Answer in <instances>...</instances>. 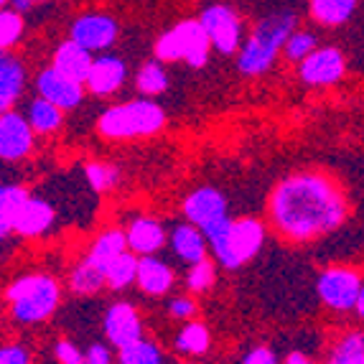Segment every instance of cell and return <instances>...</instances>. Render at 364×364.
<instances>
[{
    "mask_svg": "<svg viewBox=\"0 0 364 364\" xmlns=\"http://www.w3.org/2000/svg\"><path fill=\"white\" fill-rule=\"evenodd\" d=\"M240 364H280V359L267 344H255L242 354Z\"/></svg>",
    "mask_w": 364,
    "mask_h": 364,
    "instance_id": "40",
    "label": "cell"
},
{
    "mask_svg": "<svg viewBox=\"0 0 364 364\" xmlns=\"http://www.w3.org/2000/svg\"><path fill=\"white\" fill-rule=\"evenodd\" d=\"M352 212L346 188L323 168H298L280 176L270 188L265 219L278 240L311 245L334 235Z\"/></svg>",
    "mask_w": 364,
    "mask_h": 364,
    "instance_id": "1",
    "label": "cell"
},
{
    "mask_svg": "<svg viewBox=\"0 0 364 364\" xmlns=\"http://www.w3.org/2000/svg\"><path fill=\"white\" fill-rule=\"evenodd\" d=\"M128 82V64L125 59L115 54H100L95 56L92 72L87 77L85 87L95 97H112L122 90V85Z\"/></svg>",
    "mask_w": 364,
    "mask_h": 364,
    "instance_id": "18",
    "label": "cell"
},
{
    "mask_svg": "<svg viewBox=\"0 0 364 364\" xmlns=\"http://www.w3.org/2000/svg\"><path fill=\"white\" fill-rule=\"evenodd\" d=\"M346 74V59L334 46H318L298 64V79L306 87H334Z\"/></svg>",
    "mask_w": 364,
    "mask_h": 364,
    "instance_id": "11",
    "label": "cell"
},
{
    "mask_svg": "<svg viewBox=\"0 0 364 364\" xmlns=\"http://www.w3.org/2000/svg\"><path fill=\"white\" fill-rule=\"evenodd\" d=\"M217 260L214 257H207V260L196 262V265H188L186 275H183V286H186L188 293L194 296H204L214 288L217 283Z\"/></svg>",
    "mask_w": 364,
    "mask_h": 364,
    "instance_id": "33",
    "label": "cell"
},
{
    "mask_svg": "<svg viewBox=\"0 0 364 364\" xmlns=\"http://www.w3.org/2000/svg\"><path fill=\"white\" fill-rule=\"evenodd\" d=\"M115 346L109 341H92L85 349L87 354V364H115Z\"/></svg>",
    "mask_w": 364,
    "mask_h": 364,
    "instance_id": "39",
    "label": "cell"
},
{
    "mask_svg": "<svg viewBox=\"0 0 364 364\" xmlns=\"http://www.w3.org/2000/svg\"><path fill=\"white\" fill-rule=\"evenodd\" d=\"M64 115H67L64 109L56 107L49 100L38 97V95L26 105V117H28L31 128L36 130L38 138H51L59 133L64 128Z\"/></svg>",
    "mask_w": 364,
    "mask_h": 364,
    "instance_id": "25",
    "label": "cell"
},
{
    "mask_svg": "<svg viewBox=\"0 0 364 364\" xmlns=\"http://www.w3.org/2000/svg\"><path fill=\"white\" fill-rule=\"evenodd\" d=\"M168 316L173 321L178 323H186L191 318H199V304H196V296L194 293H178V296H171L168 298V306H166Z\"/></svg>",
    "mask_w": 364,
    "mask_h": 364,
    "instance_id": "36",
    "label": "cell"
},
{
    "mask_svg": "<svg viewBox=\"0 0 364 364\" xmlns=\"http://www.w3.org/2000/svg\"><path fill=\"white\" fill-rule=\"evenodd\" d=\"M212 41H209L207 31L201 21H181L173 28L158 36L153 43V54L164 64L168 61H186L191 69L207 67L209 54H212Z\"/></svg>",
    "mask_w": 364,
    "mask_h": 364,
    "instance_id": "6",
    "label": "cell"
},
{
    "mask_svg": "<svg viewBox=\"0 0 364 364\" xmlns=\"http://www.w3.org/2000/svg\"><path fill=\"white\" fill-rule=\"evenodd\" d=\"M0 3H11V0H0Z\"/></svg>",
    "mask_w": 364,
    "mask_h": 364,
    "instance_id": "44",
    "label": "cell"
},
{
    "mask_svg": "<svg viewBox=\"0 0 364 364\" xmlns=\"http://www.w3.org/2000/svg\"><path fill=\"white\" fill-rule=\"evenodd\" d=\"M117 364H168V359H166L164 349L158 346V341L143 336L140 341L117 352Z\"/></svg>",
    "mask_w": 364,
    "mask_h": 364,
    "instance_id": "32",
    "label": "cell"
},
{
    "mask_svg": "<svg viewBox=\"0 0 364 364\" xmlns=\"http://www.w3.org/2000/svg\"><path fill=\"white\" fill-rule=\"evenodd\" d=\"M26 85H28V74H26L23 61L18 56L3 54L0 59V112L16 109L18 100L23 97Z\"/></svg>",
    "mask_w": 364,
    "mask_h": 364,
    "instance_id": "23",
    "label": "cell"
},
{
    "mask_svg": "<svg viewBox=\"0 0 364 364\" xmlns=\"http://www.w3.org/2000/svg\"><path fill=\"white\" fill-rule=\"evenodd\" d=\"M188 364H199V362H188Z\"/></svg>",
    "mask_w": 364,
    "mask_h": 364,
    "instance_id": "45",
    "label": "cell"
},
{
    "mask_svg": "<svg viewBox=\"0 0 364 364\" xmlns=\"http://www.w3.org/2000/svg\"><path fill=\"white\" fill-rule=\"evenodd\" d=\"M128 235L122 225H109L105 230H100L97 235L92 237V242L85 250V260L92 262L95 267H100L102 273H107V267L122 255L128 252Z\"/></svg>",
    "mask_w": 364,
    "mask_h": 364,
    "instance_id": "19",
    "label": "cell"
},
{
    "mask_svg": "<svg viewBox=\"0 0 364 364\" xmlns=\"http://www.w3.org/2000/svg\"><path fill=\"white\" fill-rule=\"evenodd\" d=\"M56 227V207L49 199L31 194L13 222V235L21 240H41Z\"/></svg>",
    "mask_w": 364,
    "mask_h": 364,
    "instance_id": "15",
    "label": "cell"
},
{
    "mask_svg": "<svg viewBox=\"0 0 364 364\" xmlns=\"http://www.w3.org/2000/svg\"><path fill=\"white\" fill-rule=\"evenodd\" d=\"M212 328H209L207 321L201 318H191V321L181 323V328L173 336V352L178 357L186 359H201L212 352Z\"/></svg>",
    "mask_w": 364,
    "mask_h": 364,
    "instance_id": "22",
    "label": "cell"
},
{
    "mask_svg": "<svg viewBox=\"0 0 364 364\" xmlns=\"http://www.w3.org/2000/svg\"><path fill=\"white\" fill-rule=\"evenodd\" d=\"M125 235H128V247L138 257L146 255H161V250L168 247V227L164 219L153 214L138 212L125 222Z\"/></svg>",
    "mask_w": 364,
    "mask_h": 364,
    "instance_id": "13",
    "label": "cell"
},
{
    "mask_svg": "<svg viewBox=\"0 0 364 364\" xmlns=\"http://www.w3.org/2000/svg\"><path fill=\"white\" fill-rule=\"evenodd\" d=\"M138 265L140 257L135 252H122L112 265L107 267V291L112 293H125L133 286H138Z\"/></svg>",
    "mask_w": 364,
    "mask_h": 364,
    "instance_id": "29",
    "label": "cell"
},
{
    "mask_svg": "<svg viewBox=\"0 0 364 364\" xmlns=\"http://www.w3.org/2000/svg\"><path fill=\"white\" fill-rule=\"evenodd\" d=\"M201 26L207 31L209 41H212L214 51L219 54H237L240 51V36H242V26L237 13L227 6H209L201 11L199 16Z\"/></svg>",
    "mask_w": 364,
    "mask_h": 364,
    "instance_id": "12",
    "label": "cell"
},
{
    "mask_svg": "<svg viewBox=\"0 0 364 364\" xmlns=\"http://www.w3.org/2000/svg\"><path fill=\"white\" fill-rule=\"evenodd\" d=\"M33 3H41V0H33Z\"/></svg>",
    "mask_w": 364,
    "mask_h": 364,
    "instance_id": "46",
    "label": "cell"
},
{
    "mask_svg": "<svg viewBox=\"0 0 364 364\" xmlns=\"http://www.w3.org/2000/svg\"><path fill=\"white\" fill-rule=\"evenodd\" d=\"M166 122V109L156 102L153 97H135L128 102L112 105V107L102 109L97 117V133L105 140H143L153 138V135L164 133Z\"/></svg>",
    "mask_w": 364,
    "mask_h": 364,
    "instance_id": "4",
    "label": "cell"
},
{
    "mask_svg": "<svg viewBox=\"0 0 364 364\" xmlns=\"http://www.w3.org/2000/svg\"><path fill=\"white\" fill-rule=\"evenodd\" d=\"M11 3H13V11L26 13L31 8V3H33V0H11Z\"/></svg>",
    "mask_w": 364,
    "mask_h": 364,
    "instance_id": "42",
    "label": "cell"
},
{
    "mask_svg": "<svg viewBox=\"0 0 364 364\" xmlns=\"http://www.w3.org/2000/svg\"><path fill=\"white\" fill-rule=\"evenodd\" d=\"M82 173H85V183L90 186V191L97 196L115 191L122 181L120 166L112 164V161H105V158H92V161H87Z\"/></svg>",
    "mask_w": 364,
    "mask_h": 364,
    "instance_id": "27",
    "label": "cell"
},
{
    "mask_svg": "<svg viewBox=\"0 0 364 364\" xmlns=\"http://www.w3.org/2000/svg\"><path fill=\"white\" fill-rule=\"evenodd\" d=\"M354 314H357L359 321H364V288H362V293H359V301H357V309H354Z\"/></svg>",
    "mask_w": 364,
    "mask_h": 364,
    "instance_id": "43",
    "label": "cell"
},
{
    "mask_svg": "<svg viewBox=\"0 0 364 364\" xmlns=\"http://www.w3.org/2000/svg\"><path fill=\"white\" fill-rule=\"evenodd\" d=\"M168 72H166L164 61L161 59H151L146 61L143 67L138 69L135 74V87L143 97H158V95H164L168 90Z\"/></svg>",
    "mask_w": 364,
    "mask_h": 364,
    "instance_id": "30",
    "label": "cell"
},
{
    "mask_svg": "<svg viewBox=\"0 0 364 364\" xmlns=\"http://www.w3.org/2000/svg\"><path fill=\"white\" fill-rule=\"evenodd\" d=\"M102 334L105 341L115 346L117 352L125 346L135 344L146 336V323H143V314L133 301H112L102 316Z\"/></svg>",
    "mask_w": 364,
    "mask_h": 364,
    "instance_id": "9",
    "label": "cell"
},
{
    "mask_svg": "<svg viewBox=\"0 0 364 364\" xmlns=\"http://www.w3.org/2000/svg\"><path fill=\"white\" fill-rule=\"evenodd\" d=\"M364 275L354 265H326L316 275V296L331 314H354Z\"/></svg>",
    "mask_w": 364,
    "mask_h": 364,
    "instance_id": "7",
    "label": "cell"
},
{
    "mask_svg": "<svg viewBox=\"0 0 364 364\" xmlns=\"http://www.w3.org/2000/svg\"><path fill=\"white\" fill-rule=\"evenodd\" d=\"M0 364H33V359L23 341H6L0 349Z\"/></svg>",
    "mask_w": 364,
    "mask_h": 364,
    "instance_id": "38",
    "label": "cell"
},
{
    "mask_svg": "<svg viewBox=\"0 0 364 364\" xmlns=\"http://www.w3.org/2000/svg\"><path fill=\"white\" fill-rule=\"evenodd\" d=\"M176 286V270L171 267L168 260L161 255H146L140 257L138 265V291L143 296L164 298L168 296Z\"/></svg>",
    "mask_w": 364,
    "mask_h": 364,
    "instance_id": "20",
    "label": "cell"
},
{
    "mask_svg": "<svg viewBox=\"0 0 364 364\" xmlns=\"http://www.w3.org/2000/svg\"><path fill=\"white\" fill-rule=\"evenodd\" d=\"M357 0H311V16L321 26H341L352 18Z\"/></svg>",
    "mask_w": 364,
    "mask_h": 364,
    "instance_id": "31",
    "label": "cell"
},
{
    "mask_svg": "<svg viewBox=\"0 0 364 364\" xmlns=\"http://www.w3.org/2000/svg\"><path fill=\"white\" fill-rule=\"evenodd\" d=\"M64 286L46 270H28L13 275L6 283L3 301L16 326H41L59 311Z\"/></svg>",
    "mask_w": 364,
    "mask_h": 364,
    "instance_id": "2",
    "label": "cell"
},
{
    "mask_svg": "<svg viewBox=\"0 0 364 364\" xmlns=\"http://www.w3.org/2000/svg\"><path fill=\"white\" fill-rule=\"evenodd\" d=\"M92 64H95V54H92L90 49H85L82 43L72 41V38L59 43L54 56H51V67H54L56 72L74 79V82H82V85H85L87 77H90Z\"/></svg>",
    "mask_w": 364,
    "mask_h": 364,
    "instance_id": "21",
    "label": "cell"
},
{
    "mask_svg": "<svg viewBox=\"0 0 364 364\" xmlns=\"http://www.w3.org/2000/svg\"><path fill=\"white\" fill-rule=\"evenodd\" d=\"M67 291L77 298H92L97 293L107 291V275L87 262L85 257H79L67 273Z\"/></svg>",
    "mask_w": 364,
    "mask_h": 364,
    "instance_id": "24",
    "label": "cell"
},
{
    "mask_svg": "<svg viewBox=\"0 0 364 364\" xmlns=\"http://www.w3.org/2000/svg\"><path fill=\"white\" fill-rule=\"evenodd\" d=\"M267 232H270L267 219L252 217V214L225 219L222 225L207 232L212 257L222 270L235 273L260 255L265 247Z\"/></svg>",
    "mask_w": 364,
    "mask_h": 364,
    "instance_id": "3",
    "label": "cell"
},
{
    "mask_svg": "<svg viewBox=\"0 0 364 364\" xmlns=\"http://www.w3.org/2000/svg\"><path fill=\"white\" fill-rule=\"evenodd\" d=\"M168 250L171 255L181 260L183 265H196V262L212 257V247H209V237L204 230L196 225L181 219L168 230Z\"/></svg>",
    "mask_w": 364,
    "mask_h": 364,
    "instance_id": "17",
    "label": "cell"
},
{
    "mask_svg": "<svg viewBox=\"0 0 364 364\" xmlns=\"http://www.w3.org/2000/svg\"><path fill=\"white\" fill-rule=\"evenodd\" d=\"M316 49H318V41H316V36L311 31H293V36L288 38L286 49H283V56H286L288 61H298V64H301V61L314 54Z\"/></svg>",
    "mask_w": 364,
    "mask_h": 364,
    "instance_id": "34",
    "label": "cell"
},
{
    "mask_svg": "<svg viewBox=\"0 0 364 364\" xmlns=\"http://www.w3.org/2000/svg\"><path fill=\"white\" fill-rule=\"evenodd\" d=\"M51 354H54L56 364H87V354L85 349L72 339H56L51 346Z\"/></svg>",
    "mask_w": 364,
    "mask_h": 364,
    "instance_id": "37",
    "label": "cell"
},
{
    "mask_svg": "<svg viewBox=\"0 0 364 364\" xmlns=\"http://www.w3.org/2000/svg\"><path fill=\"white\" fill-rule=\"evenodd\" d=\"M323 364H364V331L349 328L334 339L328 346V354Z\"/></svg>",
    "mask_w": 364,
    "mask_h": 364,
    "instance_id": "28",
    "label": "cell"
},
{
    "mask_svg": "<svg viewBox=\"0 0 364 364\" xmlns=\"http://www.w3.org/2000/svg\"><path fill=\"white\" fill-rule=\"evenodd\" d=\"M36 130L31 128L26 112H0V158L3 164H21L36 151Z\"/></svg>",
    "mask_w": 364,
    "mask_h": 364,
    "instance_id": "10",
    "label": "cell"
},
{
    "mask_svg": "<svg viewBox=\"0 0 364 364\" xmlns=\"http://www.w3.org/2000/svg\"><path fill=\"white\" fill-rule=\"evenodd\" d=\"M31 196V188L21 181H6L0 186V237L8 240L13 235V222Z\"/></svg>",
    "mask_w": 364,
    "mask_h": 364,
    "instance_id": "26",
    "label": "cell"
},
{
    "mask_svg": "<svg viewBox=\"0 0 364 364\" xmlns=\"http://www.w3.org/2000/svg\"><path fill=\"white\" fill-rule=\"evenodd\" d=\"M33 87H36L38 97L54 102L56 107H61L64 112L77 109L79 105H82V100H85V92H87V87L82 85V82H74V79L64 77V74L56 72L54 67L41 69V72L36 74Z\"/></svg>",
    "mask_w": 364,
    "mask_h": 364,
    "instance_id": "16",
    "label": "cell"
},
{
    "mask_svg": "<svg viewBox=\"0 0 364 364\" xmlns=\"http://www.w3.org/2000/svg\"><path fill=\"white\" fill-rule=\"evenodd\" d=\"M181 214L186 222L196 225L199 230L209 232L217 225H222L225 219H230V201H227L225 191L212 183L191 188L181 201Z\"/></svg>",
    "mask_w": 364,
    "mask_h": 364,
    "instance_id": "8",
    "label": "cell"
},
{
    "mask_svg": "<svg viewBox=\"0 0 364 364\" xmlns=\"http://www.w3.org/2000/svg\"><path fill=\"white\" fill-rule=\"evenodd\" d=\"M296 31V16L288 11L273 13L262 18L260 23L252 28L247 41L237 51V69L245 77H260V74L270 72L278 59V54L286 49L288 38Z\"/></svg>",
    "mask_w": 364,
    "mask_h": 364,
    "instance_id": "5",
    "label": "cell"
},
{
    "mask_svg": "<svg viewBox=\"0 0 364 364\" xmlns=\"http://www.w3.org/2000/svg\"><path fill=\"white\" fill-rule=\"evenodd\" d=\"M283 364H318V359L301 352V349H293V352H288L286 357H283Z\"/></svg>",
    "mask_w": 364,
    "mask_h": 364,
    "instance_id": "41",
    "label": "cell"
},
{
    "mask_svg": "<svg viewBox=\"0 0 364 364\" xmlns=\"http://www.w3.org/2000/svg\"><path fill=\"white\" fill-rule=\"evenodd\" d=\"M117 33H120V26H117V21L112 16H107V13H87V16H79L72 23L69 38L82 43L92 54H97V51L109 49L117 41Z\"/></svg>",
    "mask_w": 364,
    "mask_h": 364,
    "instance_id": "14",
    "label": "cell"
},
{
    "mask_svg": "<svg viewBox=\"0 0 364 364\" xmlns=\"http://www.w3.org/2000/svg\"><path fill=\"white\" fill-rule=\"evenodd\" d=\"M23 36V13L18 11H3L0 13V46L8 51L13 43H18Z\"/></svg>",
    "mask_w": 364,
    "mask_h": 364,
    "instance_id": "35",
    "label": "cell"
}]
</instances>
